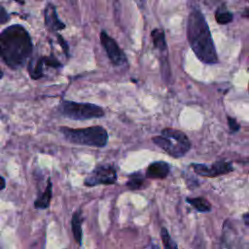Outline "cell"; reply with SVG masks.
Here are the masks:
<instances>
[{
	"instance_id": "obj_1",
	"label": "cell",
	"mask_w": 249,
	"mask_h": 249,
	"mask_svg": "<svg viewBox=\"0 0 249 249\" xmlns=\"http://www.w3.org/2000/svg\"><path fill=\"white\" fill-rule=\"evenodd\" d=\"M32 52L31 37L21 24H12L0 32V57L10 68H21Z\"/></svg>"
},
{
	"instance_id": "obj_2",
	"label": "cell",
	"mask_w": 249,
	"mask_h": 249,
	"mask_svg": "<svg viewBox=\"0 0 249 249\" xmlns=\"http://www.w3.org/2000/svg\"><path fill=\"white\" fill-rule=\"evenodd\" d=\"M187 39L196 57L205 64L219 61L208 24L197 9L193 10L187 20Z\"/></svg>"
},
{
	"instance_id": "obj_3",
	"label": "cell",
	"mask_w": 249,
	"mask_h": 249,
	"mask_svg": "<svg viewBox=\"0 0 249 249\" xmlns=\"http://www.w3.org/2000/svg\"><path fill=\"white\" fill-rule=\"evenodd\" d=\"M59 131L64 138L73 144L102 148L107 145L108 132L101 125H94L85 128H70L60 126Z\"/></svg>"
},
{
	"instance_id": "obj_4",
	"label": "cell",
	"mask_w": 249,
	"mask_h": 249,
	"mask_svg": "<svg viewBox=\"0 0 249 249\" xmlns=\"http://www.w3.org/2000/svg\"><path fill=\"white\" fill-rule=\"evenodd\" d=\"M152 141L173 158H182L191 149L189 137L183 131L175 128L166 127L161 129L160 134L154 136Z\"/></svg>"
},
{
	"instance_id": "obj_5",
	"label": "cell",
	"mask_w": 249,
	"mask_h": 249,
	"mask_svg": "<svg viewBox=\"0 0 249 249\" xmlns=\"http://www.w3.org/2000/svg\"><path fill=\"white\" fill-rule=\"evenodd\" d=\"M57 110L63 117L77 121L99 119L105 116L103 108L96 104L70 100H62L59 103Z\"/></svg>"
},
{
	"instance_id": "obj_6",
	"label": "cell",
	"mask_w": 249,
	"mask_h": 249,
	"mask_svg": "<svg viewBox=\"0 0 249 249\" xmlns=\"http://www.w3.org/2000/svg\"><path fill=\"white\" fill-rule=\"evenodd\" d=\"M118 174L115 166L111 164H97L86 177L84 184L88 187L97 185H113L117 182Z\"/></svg>"
},
{
	"instance_id": "obj_7",
	"label": "cell",
	"mask_w": 249,
	"mask_h": 249,
	"mask_svg": "<svg viewBox=\"0 0 249 249\" xmlns=\"http://www.w3.org/2000/svg\"><path fill=\"white\" fill-rule=\"evenodd\" d=\"M191 167L194 171L202 177L214 178L223 174H227L231 172L234 168L231 161L226 160H220L213 162L211 165H207L204 163H191Z\"/></svg>"
},
{
	"instance_id": "obj_8",
	"label": "cell",
	"mask_w": 249,
	"mask_h": 249,
	"mask_svg": "<svg viewBox=\"0 0 249 249\" xmlns=\"http://www.w3.org/2000/svg\"><path fill=\"white\" fill-rule=\"evenodd\" d=\"M100 43L103 46L108 58L114 65L121 66L127 62V58L124 51L120 48L118 43L104 30L100 32Z\"/></svg>"
},
{
	"instance_id": "obj_9",
	"label": "cell",
	"mask_w": 249,
	"mask_h": 249,
	"mask_svg": "<svg viewBox=\"0 0 249 249\" xmlns=\"http://www.w3.org/2000/svg\"><path fill=\"white\" fill-rule=\"evenodd\" d=\"M45 25L50 31H58L65 28V24L59 19L56 9L52 3H48L44 10Z\"/></svg>"
},
{
	"instance_id": "obj_10",
	"label": "cell",
	"mask_w": 249,
	"mask_h": 249,
	"mask_svg": "<svg viewBox=\"0 0 249 249\" xmlns=\"http://www.w3.org/2000/svg\"><path fill=\"white\" fill-rule=\"evenodd\" d=\"M170 173V165L165 161H154L146 169L145 176L149 179H165Z\"/></svg>"
},
{
	"instance_id": "obj_11",
	"label": "cell",
	"mask_w": 249,
	"mask_h": 249,
	"mask_svg": "<svg viewBox=\"0 0 249 249\" xmlns=\"http://www.w3.org/2000/svg\"><path fill=\"white\" fill-rule=\"evenodd\" d=\"M82 223H83L82 211L80 209H78L72 215V218H71V229H72L74 239H75V241L79 245H82V239H83Z\"/></svg>"
},
{
	"instance_id": "obj_12",
	"label": "cell",
	"mask_w": 249,
	"mask_h": 249,
	"mask_svg": "<svg viewBox=\"0 0 249 249\" xmlns=\"http://www.w3.org/2000/svg\"><path fill=\"white\" fill-rule=\"evenodd\" d=\"M53 195V184L51 179H48V183L44 192L35 199L34 207L36 209H46L50 206V202Z\"/></svg>"
},
{
	"instance_id": "obj_13",
	"label": "cell",
	"mask_w": 249,
	"mask_h": 249,
	"mask_svg": "<svg viewBox=\"0 0 249 249\" xmlns=\"http://www.w3.org/2000/svg\"><path fill=\"white\" fill-rule=\"evenodd\" d=\"M186 201L193 206L196 211L198 212H202V213H206L211 211V204L210 202L205 199L202 196H198V197H187Z\"/></svg>"
},
{
	"instance_id": "obj_14",
	"label": "cell",
	"mask_w": 249,
	"mask_h": 249,
	"mask_svg": "<svg viewBox=\"0 0 249 249\" xmlns=\"http://www.w3.org/2000/svg\"><path fill=\"white\" fill-rule=\"evenodd\" d=\"M28 72L32 79L37 80L44 76V62L42 56L36 60H31L28 64Z\"/></svg>"
},
{
	"instance_id": "obj_15",
	"label": "cell",
	"mask_w": 249,
	"mask_h": 249,
	"mask_svg": "<svg viewBox=\"0 0 249 249\" xmlns=\"http://www.w3.org/2000/svg\"><path fill=\"white\" fill-rule=\"evenodd\" d=\"M144 183H145V176L140 171H136L129 174L125 185L128 190L136 191V190H140L143 187Z\"/></svg>"
},
{
	"instance_id": "obj_16",
	"label": "cell",
	"mask_w": 249,
	"mask_h": 249,
	"mask_svg": "<svg viewBox=\"0 0 249 249\" xmlns=\"http://www.w3.org/2000/svg\"><path fill=\"white\" fill-rule=\"evenodd\" d=\"M152 36V40H153V44L155 46L156 49H158L159 51L165 52L166 51V41H165V35L164 32L161 29L156 28L152 31L151 33Z\"/></svg>"
},
{
	"instance_id": "obj_17",
	"label": "cell",
	"mask_w": 249,
	"mask_h": 249,
	"mask_svg": "<svg viewBox=\"0 0 249 249\" xmlns=\"http://www.w3.org/2000/svg\"><path fill=\"white\" fill-rule=\"evenodd\" d=\"M233 18L232 14L226 9H218L215 13V19L220 24H228Z\"/></svg>"
},
{
	"instance_id": "obj_18",
	"label": "cell",
	"mask_w": 249,
	"mask_h": 249,
	"mask_svg": "<svg viewBox=\"0 0 249 249\" xmlns=\"http://www.w3.org/2000/svg\"><path fill=\"white\" fill-rule=\"evenodd\" d=\"M160 238H161V241H162V244H163L164 248L171 249V248H177L178 247V245L171 238V236L169 235L167 230L164 227H162L160 229Z\"/></svg>"
},
{
	"instance_id": "obj_19",
	"label": "cell",
	"mask_w": 249,
	"mask_h": 249,
	"mask_svg": "<svg viewBox=\"0 0 249 249\" xmlns=\"http://www.w3.org/2000/svg\"><path fill=\"white\" fill-rule=\"evenodd\" d=\"M227 120H228V124L230 127L231 132H236L240 129V124L236 122V120L231 116H227Z\"/></svg>"
},
{
	"instance_id": "obj_20",
	"label": "cell",
	"mask_w": 249,
	"mask_h": 249,
	"mask_svg": "<svg viewBox=\"0 0 249 249\" xmlns=\"http://www.w3.org/2000/svg\"><path fill=\"white\" fill-rule=\"evenodd\" d=\"M10 20V15L7 10L0 4V25L8 22Z\"/></svg>"
},
{
	"instance_id": "obj_21",
	"label": "cell",
	"mask_w": 249,
	"mask_h": 249,
	"mask_svg": "<svg viewBox=\"0 0 249 249\" xmlns=\"http://www.w3.org/2000/svg\"><path fill=\"white\" fill-rule=\"evenodd\" d=\"M57 40H58V43L60 44V46H61V48L64 50V52H65V53L68 55V45L66 44V42H65V40L59 35V34H57Z\"/></svg>"
},
{
	"instance_id": "obj_22",
	"label": "cell",
	"mask_w": 249,
	"mask_h": 249,
	"mask_svg": "<svg viewBox=\"0 0 249 249\" xmlns=\"http://www.w3.org/2000/svg\"><path fill=\"white\" fill-rule=\"evenodd\" d=\"M6 186V181L4 179V177L0 176V191H2Z\"/></svg>"
},
{
	"instance_id": "obj_23",
	"label": "cell",
	"mask_w": 249,
	"mask_h": 249,
	"mask_svg": "<svg viewBox=\"0 0 249 249\" xmlns=\"http://www.w3.org/2000/svg\"><path fill=\"white\" fill-rule=\"evenodd\" d=\"M243 220H244V223H245V226L248 227L249 226V217H248V213H244L243 215Z\"/></svg>"
},
{
	"instance_id": "obj_24",
	"label": "cell",
	"mask_w": 249,
	"mask_h": 249,
	"mask_svg": "<svg viewBox=\"0 0 249 249\" xmlns=\"http://www.w3.org/2000/svg\"><path fill=\"white\" fill-rule=\"evenodd\" d=\"M16 2H18V3H19V4H23L24 3V1L23 0H15Z\"/></svg>"
},
{
	"instance_id": "obj_25",
	"label": "cell",
	"mask_w": 249,
	"mask_h": 249,
	"mask_svg": "<svg viewBox=\"0 0 249 249\" xmlns=\"http://www.w3.org/2000/svg\"><path fill=\"white\" fill-rule=\"evenodd\" d=\"M3 77V72L0 70V79Z\"/></svg>"
}]
</instances>
